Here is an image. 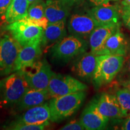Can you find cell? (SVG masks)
<instances>
[{
  "instance_id": "25",
  "label": "cell",
  "mask_w": 130,
  "mask_h": 130,
  "mask_svg": "<svg viewBox=\"0 0 130 130\" xmlns=\"http://www.w3.org/2000/svg\"><path fill=\"white\" fill-rule=\"evenodd\" d=\"M61 130H83L85 128L81 124L80 121L77 120H72L69 122L68 124L65 125L62 128H60Z\"/></svg>"
},
{
  "instance_id": "22",
  "label": "cell",
  "mask_w": 130,
  "mask_h": 130,
  "mask_svg": "<svg viewBox=\"0 0 130 130\" xmlns=\"http://www.w3.org/2000/svg\"><path fill=\"white\" fill-rule=\"evenodd\" d=\"M45 7L46 3L43 0L30 4L28 7V14L26 17L31 19L39 20L45 18Z\"/></svg>"
},
{
  "instance_id": "14",
  "label": "cell",
  "mask_w": 130,
  "mask_h": 130,
  "mask_svg": "<svg viewBox=\"0 0 130 130\" xmlns=\"http://www.w3.org/2000/svg\"><path fill=\"white\" fill-rule=\"evenodd\" d=\"M119 29H120V26L111 25L96 27L89 38L91 53L100 56L107 39Z\"/></svg>"
},
{
  "instance_id": "13",
  "label": "cell",
  "mask_w": 130,
  "mask_h": 130,
  "mask_svg": "<svg viewBox=\"0 0 130 130\" xmlns=\"http://www.w3.org/2000/svg\"><path fill=\"white\" fill-rule=\"evenodd\" d=\"M99 56L92 53H84L79 55L73 63L72 71L81 79L92 78L96 68Z\"/></svg>"
},
{
  "instance_id": "16",
  "label": "cell",
  "mask_w": 130,
  "mask_h": 130,
  "mask_svg": "<svg viewBox=\"0 0 130 130\" xmlns=\"http://www.w3.org/2000/svg\"><path fill=\"white\" fill-rule=\"evenodd\" d=\"M51 98L48 89L36 90L30 88L16 104L14 108L17 111H24L29 108L43 104Z\"/></svg>"
},
{
  "instance_id": "34",
  "label": "cell",
  "mask_w": 130,
  "mask_h": 130,
  "mask_svg": "<svg viewBox=\"0 0 130 130\" xmlns=\"http://www.w3.org/2000/svg\"><path fill=\"white\" fill-rule=\"evenodd\" d=\"M129 90L130 91V81H129Z\"/></svg>"
},
{
  "instance_id": "28",
  "label": "cell",
  "mask_w": 130,
  "mask_h": 130,
  "mask_svg": "<svg viewBox=\"0 0 130 130\" xmlns=\"http://www.w3.org/2000/svg\"><path fill=\"white\" fill-rule=\"evenodd\" d=\"M62 1L68 7L71 9L73 6L80 4L82 1H83V0H62Z\"/></svg>"
},
{
  "instance_id": "24",
  "label": "cell",
  "mask_w": 130,
  "mask_h": 130,
  "mask_svg": "<svg viewBox=\"0 0 130 130\" xmlns=\"http://www.w3.org/2000/svg\"><path fill=\"white\" fill-rule=\"evenodd\" d=\"M47 126V125L25 124L12 121L8 125L5 126V129L11 130H41L44 129Z\"/></svg>"
},
{
  "instance_id": "20",
  "label": "cell",
  "mask_w": 130,
  "mask_h": 130,
  "mask_svg": "<svg viewBox=\"0 0 130 130\" xmlns=\"http://www.w3.org/2000/svg\"><path fill=\"white\" fill-rule=\"evenodd\" d=\"M71 9L62 0H47L45 7V16L49 23H55L67 19Z\"/></svg>"
},
{
  "instance_id": "29",
  "label": "cell",
  "mask_w": 130,
  "mask_h": 130,
  "mask_svg": "<svg viewBox=\"0 0 130 130\" xmlns=\"http://www.w3.org/2000/svg\"><path fill=\"white\" fill-rule=\"evenodd\" d=\"M91 4L95 6H98L101 5L109 4V2L111 0H89Z\"/></svg>"
},
{
  "instance_id": "3",
  "label": "cell",
  "mask_w": 130,
  "mask_h": 130,
  "mask_svg": "<svg viewBox=\"0 0 130 130\" xmlns=\"http://www.w3.org/2000/svg\"><path fill=\"white\" fill-rule=\"evenodd\" d=\"M124 56L117 55L99 56L98 61L92 78L97 87L109 83L122 68Z\"/></svg>"
},
{
  "instance_id": "7",
  "label": "cell",
  "mask_w": 130,
  "mask_h": 130,
  "mask_svg": "<svg viewBox=\"0 0 130 130\" xmlns=\"http://www.w3.org/2000/svg\"><path fill=\"white\" fill-rule=\"evenodd\" d=\"M25 79L30 88L36 90L48 89L53 71L45 59L38 60L22 70Z\"/></svg>"
},
{
  "instance_id": "35",
  "label": "cell",
  "mask_w": 130,
  "mask_h": 130,
  "mask_svg": "<svg viewBox=\"0 0 130 130\" xmlns=\"http://www.w3.org/2000/svg\"><path fill=\"white\" fill-rule=\"evenodd\" d=\"M126 6H128V7H129L130 8V5H126Z\"/></svg>"
},
{
  "instance_id": "15",
  "label": "cell",
  "mask_w": 130,
  "mask_h": 130,
  "mask_svg": "<svg viewBox=\"0 0 130 130\" xmlns=\"http://www.w3.org/2000/svg\"><path fill=\"white\" fill-rule=\"evenodd\" d=\"M41 42L22 47L14 65V72L22 71L37 61L42 54Z\"/></svg>"
},
{
  "instance_id": "23",
  "label": "cell",
  "mask_w": 130,
  "mask_h": 130,
  "mask_svg": "<svg viewBox=\"0 0 130 130\" xmlns=\"http://www.w3.org/2000/svg\"><path fill=\"white\" fill-rule=\"evenodd\" d=\"M116 96L121 107V111L124 116H130V91L123 89L116 92Z\"/></svg>"
},
{
  "instance_id": "4",
  "label": "cell",
  "mask_w": 130,
  "mask_h": 130,
  "mask_svg": "<svg viewBox=\"0 0 130 130\" xmlns=\"http://www.w3.org/2000/svg\"><path fill=\"white\" fill-rule=\"evenodd\" d=\"M87 48L86 40L71 35L51 47V56L56 60L67 63L75 57L85 53Z\"/></svg>"
},
{
  "instance_id": "32",
  "label": "cell",
  "mask_w": 130,
  "mask_h": 130,
  "mask_svg": "<svg viewBox=\"0 0 130 130\" xmlns=\"http://www.w3.org/2000/svg\"><path fill=\"white\" fill-rule=\"evenodd\" d=\"M42 1V0H28L29 3H30V4L36 2H38V1Z\"/></svg>"
},
{
  "instance_id": "1",
  "label": "cell",
  "mask_w": 130,
  "mask_h": 130,
  "mask_svg": "<svg viewBox=\"0 0 130 130\" xmlns=\"http://www.w3.org/2000/svg\"><path fill=\"white\" fill-rule=\"evenodd\" d=\"M30 89L22 71H18L0 80V107L14 108Z\"/></svg>"
},
{
  "instance_id": "30",
  "label": "cell",
  "mask_w": 130,
  "mask_h": 130,
  "mask_svg": "<svg viewBox=\"0 0 130 130\" xmlns=\"http://www.w3.org/2000/svg\"><path fill=\"white\" fill-rule=\"evenodd\" d=\"M121 129L123 130H130V116H129V118L124 122Z\"/></svg>"
},
{
  "instance_id": "26",
  "label": "cell",
  "mask_w": 130,
  "mask_h": 130,
  "mask_svg": "<svg viewBox=\"0 0 130 130\" xmlns=\"http://www.w3.org/2000/svg\"><path fill=\"white\" fill-rule=\"evenodd\" d=\"M122 18L123 23L130 30V8L126 5H123V6Z\"/></svg>"
},
{
  "instance_id": "5",
  "label": "cell",
  "mask_w": 130,
  "mask_h": 130,
  "mask_svg": "<svg viewBox=\"0 0 130 130\" xmlns=\"http://www.w3.org/2000/svg\"><path fill=\"white\" fill-rule=\"evenodd\" d=\"M6 29L22 47L41 42L44 29L30 25L23 19L9 24Z\"/></svg>"
},
{
  "instance_id": "19",
  "label": "cell",
  "mask_w": 130,
  "mask_h": 130,
  "mask_svg": "<svg viewBox=\"0 0 130 130\" xmlns=\"http://www.w3.org/2000/svg\"><path fill=\"white\" fill-rule=\"evenodd\" d=\"M127 42L123 34L119 29L105 42L101 55L125 56L127 52Z\"/></svg>"
},
{
  "instance_id": "21",
  "label": "cell",
  "mask_w": 130,
  "mask_h": 130,
  "mask_svg": "<svg viewBox=\"0 0 130 130\" xmlns=\"http://www.w3.org/2000/svg\"><path fill=\"white\" fill-rule=\"evenodd\" d=\"M29 6L28 0H12L5 16L6 22L11 24L24 18L28 14Z\"/></svg>"
},
{
  "instance_id": "18",
  "label": "cell",
  "mask_w": 130,
  "mask_h": 130,
  "mask_svg": "<svg viewBox=\"0 0 130 130\" xmlns=\"http://www.w3.org/2000/svg\"><path fill=\"white\" fill-rule=\"evenodd\" d=\"M66 20H64L55 23H49L43 31L41 42L42 48L46 50L66 36Z\"/></svg>"
},
{
  "instance_id": "31",
  "label": "cell",
  "mask_w": 130,
  "mask_h": 130,
  "mask_svg": "<svg viewBox=\"0 0 130 130\" xmlns=\"http://www.w3.org/2000/svg\"><path fill=\"white\" fill-rule=\"evenodd\" d=\"M123 5H130V0H123Z\"/></svg>"
},
{
  "instance_id": "33",
  "label": "cell",
  "mask_w": 130,
  "mask_h": 130,
  "mask_svg": "<svg viewBox=\"0 0 130 130\" xmlns=\"http://www.w3.org/2000/svg\"><path fill=\"white\" fill-rule=\"evenodd\" d=\"M128 68H129V71H130V60H129V63H128Z\"/></svg>"
},
{
  "instance_id": "9",
  "label": "cell",
  "mask_w": 130,
  "mask_h": 130,
  "mask_svg": "<svg viewBox=\"0 0 130 130\" xmlns=\"http://www.w3.org/2000/svg\"><path fill=\"white\" fill-rule=\"evenodd\" d=\"M99 26L89 13L87 14L75 13L71 15L68 21V30L71 35L86 40L89 38L92 31Z\"/></svg>"
},
{
  "instance_id": "12",
  "label": "cell",
  "mask_w": 130,
  "mask_h": 130,
  "mask_svg": "<svg viewBox=\"0 0 130 130\" xmlns=\"http://www.w3.org/2000/svg\"><path fill=\"white\" fill-rule=\"evenodd\" d=\"M51 119L50 107L48 103L37 105L24 111V113L19 115L14 120L18 123L30 125H49Z\"/></svg>"
},
{
  "instance_id": "10",
  "label": "cell",
  "mask_w": 130,
  "mask_h": 130,
  "mask_svg": "<svg viewBox=\"0 0 130 130\" xmlns=\"http://www.w3.org/2000/svg\"><path fill=\"white\" fill-rule=\"evenodd\" d=\"M109 120L100 113L96 100H94L82 112L79 121L85 129L101 130L105 129Z\"/></svg>"
},
{
  "instance_id": "2",
  "label": "cell",
  "mask_w": 130,
  "mask_h": 130,
  "mask_svg": "<svg viewBox=\"0 0 130 130\" xmlns=\"http://www.w3.org/2000/svg\"><path fill=\"white\" fill-rule=\"evenodd\" d=\"M86 96L85 91L52 98L48 102L53 122H60L74 114L83 103Z\"/></svg>"
},
{
  "instance_id": "8",
  "label": "cell",
  "mask_w": 130,
  "mask_h": 130,
  "mask_svg": "<svg viewBox=\"0 0 130 130\" xmlns=\"http://www.w3.org/2000/svg\"><path fill=\"white\" fill-rule=\"evenodd\" d=\"M87 88L85 84L71 76L53 72L47 89L52 98L85 91Z\"/></svg>"
},
{
  "instance_id": "6",
  "label": "cell",
  "mask_w": 130,
  "mask_h": 130,
  "mask_svg": "<svg viewBox=\"0 0 130 130\" xmlns=\"http://www.w3.org/2000/svg\"><path fill=\"white\" fill-rule=\"evenodd\" d=\"M22 46L11 35L0 37V76L14 72V65Z\"/></svg>"
},
{
  "instance_id": "11",
  "label": "cell",
  "mask_w": 130,
  "mask_h": 130,
  "mask_svg": "<svg viewBox=\"0 0 130 130\" xmlns=\"http://www.w3.org/2000/svg\"><path fill=\"white\" fill-rule=\"evenodd\" d=\"M88 13L100 26L121 25V14L116 6L107 4L95 6Z\"/></svg>"
},
{
  "instance_id": "17",
  "label": "cell",
  "mask_w": 130,
  "mask_h": 130,
  "mask_svg": "<svg viewBox=\"0 0 130 130\" xmlns=\"http://www.w3.org/2000/svg\"><path fill=\"white\" fill-rule=\"evenodd\" d=\"M96 101L100 113L109 119H120L124 118L118 99L115 95L102 93Z\"/></svg>"
},
{
  "instance_id": "27",
  "label": "cell",
  "mask_w": 130,
  "mask_h": 130,
  "mask_svg": "<svg viewBox=\"0 0 130 130\" xmlns=\"http://www.w3.org/2000/svg\"><path fill=\"white\" fill-rule=\"evenodd\" d=\"M12 0H0V20L5 19L6 12Z\"/></svg>"
}]
</instances>
